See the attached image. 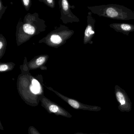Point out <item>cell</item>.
<instances>
[{
    "label": "cell",
    "instance_id": "cell-1",
    "mask_svg": "<svg viewBox=\"0 0 134 134\" xmlns=\"http://www.w3.org/2000/svg\"><path fill=\"white\" fill-rule=\"evenodd\" d=\"M90 8L94 14L99 17L122 21L134 19V11L122 5L111 4Z\"/></svg>",
    "mask_w": 134,
    "mask_h": 134
},
{
    "label": "cell",
    "instance_id": "cell-2",
    "mask_svg": "<svg viewBox=\"0 0 134 134\" xmlns=\"http://www.w3.org/2000/svg\"><path fill=\"white\" fill-rule=\"evenodd\" d=\"M40 102L41 106L44 108L49 113L53 114L57 116H61L67 118H71L72 117L67 110L54 102L51 101L44 96H41Z\"/></svg>",
    "mask_w": 134,
    "mask_h": 134
},
{
    "label": "cell",
    "instance_id": "cell-3",
    "mask_svg": "<svg viewBox=\"0 0 134 134\" xmlns=\"http://www.w3.org/2000/svg\"><path fill=\"white\" fill-rule=\"evenodd\" d=\"M114 93L118 103V109L121 112H129L132 110V102L124 90L120 86L115 85Z\"/></svg>",
    "mask_w": 134,
    "mask_h": 134
},
{
    "label": "cell",
    "instance_id": "cell-4",
    "mask_svg": "<svg viewBox=\"0 0 134 134\" xmlns=\"http://www.w3.org/2000/svg\"><path fill=\"white\" fill-rule=\"evenodd\" d=\"M59 98L68 103L70 106L75 109L83 110H88V111L98 112L102 109V108L98 106L90 105L83 104L76 99L71 98L63 95L60 93L52 90Z\"/></svg>",
    "mask_w": 134,
    "mask_h": 134
},
{
    "label": "cell",
    "instance_id": "cell-5",
    "mask_svg": "<svg viewBox=\"0 0 134 134\" xmlns=\"http://www.w3.org/2000/svg\"><path fill=\"white\" fill-rule=\"evenodd\" d=\"M109 26L116 32L127 36H129L130 33L134 32V25L129 23H113L110 24Z\"/></svg>",
    "mask_w": 134,
    "mask_h": 134
},
{
    "label": "cell",
    "instance_id": "cell-6",
    "mask_svg": "<svg viewBox=\"0 0 134 134\" xmlns=\"http://www.w3.org/2000/svg\"><path fill=\"white\" fill-rule=\"evenodd\" d=\"M96 20L92 18L91 15H89L88 23L85 32V43H92V39L95 34L94 30L95 23Z\"/></svg>",
    "mask_w": 134,
    "mask_h": 134
},
{
    "label": "cell",
    "instance_id": "cell-7",
    "mask_svg": "<svg viewBox=\"0 0 134 134\" xmlns=\"http://www.w3.org/2000/svg\"><path fill=\"white\" fill-rule=\"evenodd\" d=\"M23 29L24 32L28 34L32 35L35 32V28L30 24H26L24 25Z\"/></svg>",
    "mask_w": 134,
    "mask_h": 134
},
{
    "label": "cell",
    "instance_id": "cell-8",
    "mask_svg": "<svg viewBox=\"0 0 134 134\" xmlns=\"http://www.w3.org/2000/svg\"><path fill=\"white\" fill-rule=\"evenodd\" d=\"M51 40L52 43L57 44L60 43L62 42L61 37L58 35H52L51 37Z\"/></svg>",
    "mask_w": 134,
    "mask_h": 134
},
{
    "label": "cell",
    "instance_id": "cell-9",
    "mask_svg": "<svg viewBox=\"0 0 134 134\" xmlns=\"http://www.w3.org/2000/svg\"><path fill=\"white\" fill-rule=\"evenodd\" d=\"M29 134H41L39 131L33 126H30L28 129Z\"/></svg>",
    "mask_w": 134,
    "mask_h": 134
},
{
    "label": "cell",
    "instance_id": "cell-10",
    "mask_svg": "<svg viewBox=\"0 0 134 134\" xmlns=\"http://www.w3.org/2000/svg\"><path fill=\"white\" fill-rule=\"evenodd\" d=\"M45 61V58L44 57H41L37 59L36 61V64L37 65H42Z\"/></svg>",
    "mask_w": 134,
    "mask_h": 134
},
{
    "label": "cell",
    "instance_id": "cell-11",
    "mask_svg": "<svg viewBox=\"0 0 134 134\" xmlns=\"http://www.w3.org/2000/svg\"><path fill=\"white\" fill-rule=\"evenodd\" d=\"M62 5L64 10L66 11L68 10L69 6H68V2L66 0H63L62 2Z\"/></svg>",
    "mask_w": 134,
    "mask_h": 134
},
{
    "label": "cell",
    "instance_id": "cell-12",
    "mask_svg": "<svg viewBox=\"0 0 134 134\" xmlns=\"http://www.w3.org/2000/svg\"><path fill=\"white\" fill-rule=\"evenodd\" d=\"M8 65H2L0 66V71H4L7 70L8 69Z\"/></svg>",
    "mask_w": 134,
    "mask_h": 134
},
{
    "label": "cell",
    "instance_id": "cell-13",
    "mask_svg": "<svg viewBox=\"0 0 134 134\" xmlns=\"http://www.w3.org/2000/svg\"><path fill=\"white\" fill-rule=\"evenodd\" d=\"M32 84L33 85H34V86L40 87V83H39V82L35 79L32 81Z\"/></svg>",
    "mask_w": 134,
    "mask_h": 134
},
{
    "label": "cell",
    "instance_id": "cell-14",
    "mask_svg": "<svg viewBox=\"0 0 134 134\" xmlns=\"http://www.w3.org/2000/svg\"><path fill=\"white\" fill-rule=\"evenodd\" d=\"M29 0H23V2H24L25 6H28L29 5Z\"/></svg>",
    "mask_w": 134,
    "mask_h": 134
},
{
    "label": "cell",
    "instance_id": "cell-15",
    "mask_svg": "<svg viewBox=\"0 0 134 134\" xmlns=\"http://www.w3.org/2000/svg\"><path fill=\"white\" fill-rule=\"evenodd\" d=\"M73 134H85V133H82V132H77Z\"/></svg>",
    "mask_w": 134,
    "mask_h": 134
},
{
    "label": "cell",
    "instance_id": "cell-16",
    "mask_svg": "<svg viewBox=\"0 0 134 134\" xmlns=\"http://www.w3.org/2000/svg\"><path fill=\"white\" fill-rule=\"evenodd\" d=\"M3 43L1 41L0 42V49H1L3 47Z\"/></svg>",
    "mask_w": 134,
    "mask_h": 134
},
{
    "label": "cell",
    "instance_id": "cell-17",
    "mask_svg": "<svg viewBox=\"0 0 134 134\" xmlns=\"http://www.w3.org/2000/svg\"><path fill=\"white\" fill-rule=\"evenodd\" d=\"M47 2L48 3L51 4L52 3L53 1H52V0H47Z\"/></svg>",
    "mask_w": 134,
    "mask_h": 134
}]
</instances>
